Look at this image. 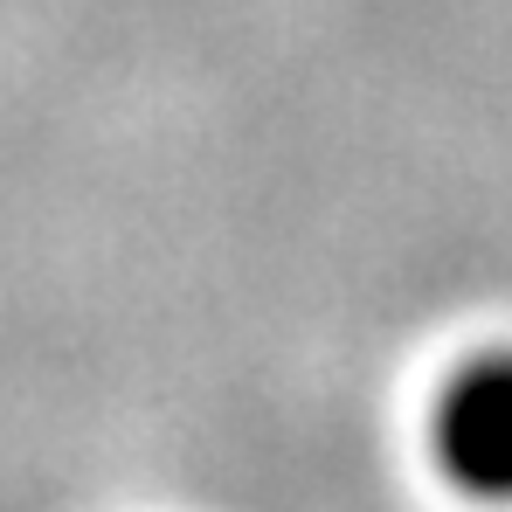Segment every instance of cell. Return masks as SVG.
Here are the masks:
<instances>
[{
  "mask_svg": "<svg viewBox=\"0 0 512 512\" xmlns=\"http://www.w3.org/2000/svg\"><path fill=\"white\" fill-rule=\"evenodd\" d=\"M429 464L471 506H512V346L464 353L429 402Z\"/></svg>",
  "mask_w": 512,
  "mask_h": 512,
  "instance_id": "cell-1",
  "label": "cell"
}]
</instances>
